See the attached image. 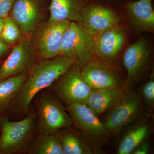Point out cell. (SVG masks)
Here are the masks:
<instances>
[{"label":"cell","instance_id":"obj_1","mask_svg":"<svg viewBox=\"0 0 154 154\" xmlns=\"http://www.w3.org/2000/svg\"><path fill=\"white\" fill-rule=\"evenodd\" d=\"M74 62L61 54L35 64L16 97L17 105L26 111L38 92L51 86L71 69Z\"/></svg>","mask_w":154,"mask_h":154},{"label":"cell","instance_id":"obj_2","mask_svg":"<svg viewBox=\"0 0 154 154\" xmlns=\"http://www.w3.org/2000/svg\"><path fill=\"white\" fill-rule=\"evenodd\" d=\"M36 116L31 112L20 121L1 120L0 154H18L28 148L34 133Z\"/></svg>","mask_w":154,"mask_h":154},{"label":"cell","instance_id":"obj_3","mask_svg":"<svg viewBox=\"0 0 154 154\" xmlns=\"http://www.w3.org/2000/svg\"><path fill=\"white\" fill-rule=\"evenodd\" d=\"M94 42L95 38L82 25L70 22L63 36L60 54L85 64L94 53Z\"/></svg>","mask_w":154,"mask_h":154},{"label":"cell","instance_id":"obj_4","mask_svg":"<svg viewBox=\"0 0 154 154\" xmlns=\"http://www.w3.org/2000/svg\"><path fill=\"white\" fill-rule=\"evenodd\" d=\"M36 107L40 134H55L60 129L72 124L69 113L51 96L47 95L41 97L37 102Z\"/></svg>","mask_w":154,"mask_h":154},{"label":"cell","instance_id":"obj_5","mask_svg":"<svg viewBox=\"0 0 154 154\" xmlns=\"http://www.w3.org/2000/svg\"><path fill=\"white\" fill-rule=\"evenodd\" d=\"M142 107L141 100L132 92L125 93L122 99L113 107L104 122L108 133H116L137 117Z\"/></svg>","mask_w":154,"mask_h":154},{"label":"cell","instance_id":"obj_6","mask_svg":"<svg viewBox=\"0 0 154 154\" xmlns=\"http://www.w3.org/2000/svg\"><path fill=\"white\" fill-rule=\"evenodd\" d=\"M35 55L28 37H23L11 51L0 68V81L11 76L28 73L35 64Z\"/></svg>","mask_w":154,"mask_h":154},{"label":"cell","instance_id":"obj_7","mask_svg":"<svg viewBox=\"0 0 154 154\" xmlns=\"http://www.w3.org/2000/svg\"><path fill=\"white\" fill-rule=\"evenodd\" d=\"M59 79L54 87V91L67 105L86 104L92 89L83 80L80 71L70 69Z\"/></svg>","mask_w":154,"mask_h":154},{"label":"cell","instance_id":"obj_8","mask_svg":"<svg viewBox=\"0 0 154 154\" xmlns=\"http://www.w3.org/2000/svg\"><path fill=\"white\" fill-rule=\"evenodd\" d=\"M81 25L94 38L105 30L118 25L120 19L114 11L99 4H86L81 13Z\"/></svg>","mask_w":154,"mask_h":154},{"label":"cell","instance_id":"obj_9","mask_svg":"<svg viewBox=\"0 0 154 154\" xmlns=\"http://www.w3.org/2000/svg\"><path fill=\"white\" fill-rule=\"evenodd\" d=\"M66 110L72 121L92 140H100L108 134L104 122L86 104L72 103L68 105Z\"/></svg>","mask_w":154,"mask_h":154},{"label":"cell","instance_id":"obj_10","mask_svg":"<svg viewBox=\"0 0 154 154\" xmlns=\"http://www.w3.org/2000/svg\"><path fill=\"white\" fill-rule=\"evenodd\" d=\"M70 22H48L40 30L36 37V46L42 57L48 59L60 54L63 36Z\"/></svg>","mask_w":154,"mask_h":154},{"label":"cell","instance_id":"obj_11","mask_svg":"<svg viewBox=\"0 0 154 154\" xmlns=\"http://www.w3.org/2000/svg\"><path fill=\"white\" fill-rule=\"evenodd\" d=\"M149 57V45L146 38L138 39L125 50L123 63L127 72L128 88L138 79L148 63Z\"/></svg>","mask_w":154,"mask_h":154},{"label":"cell","instance_id":"obj_12","mask_svg":"<svg viewBox=\"0 0 154 154\" xmlns=\"http://www.w3.org/2000/svg\"><path fill=\"white\" fill-rule=\"evenodd\" d=\"M11 18L22 34L28 37L38 27L42 18L40 0H15L11 11Z\"/></svg>","mask_w":154,"mask_h":154},{"label":"cell","instance_id":"obj_13","mask_svg":"<svg viewBox=\"0 0 154 154\" xmlns=\"http://www.w3.org/2000/svg\"><path fill=\"white\" fill-rule=\"evenodd\" d=\"M94 38V53L104 60H110L118 55L123 47L126 34L118 25L105 30Z\"/></svg>","mask_w":154,"mask_h":154},{"label":"cell","instance_id":"obj_14","mask_svg":"<svg viewBox=\"0 0 154 154\" xmlns=\"http://www.w3.org/2000/svg\"><path fill=\"white\" fill-rule=\"evenodd\" d=\"M81 74L92 90L120 87V82L113 72L98 61L88 62Z\"/></svg>","mask_w":154,"mask_h":154},{"label":"cell","instance_id":"obj_15","mask_svg":"<svg viewBox=\"0 0 154 154\" xmlns=\"http://www.w3.org/2000/svg\"><path fill=\"white\" fill-rule=\"evenodd\" d=\"M152 0H137L125 5L128 19L140 32H150L154 29V11Z\"/></svg>","mask_w":154,"mask_h":154},{"label":"cell","instance_id":"obj_16","mask_svg":"<svg viewBox=\"0 0 154 154\" xmlns=\"http://www.w3.org/2000/svg\"><path fill=\"white\" fill-rule=\"evenodd\" d=\"M86 0H51L48 22L68 21L81 25V13Z\"/></svg>","mask_w":154,"mask_h":154},{"label":"cell","instance_id":"obj_17","mask_svg":"<svg viewBox=\"0 0 154 154\" xmlns=\"http://www.w3.org/2000/svg\"><path fill=\"white\" fill-rule=\"evenodd\" d=\"M125 93L120 87L93 89L85 104L98 116L113 107L123 97Z\"/></svg>","mask_w":154,"mask_h":154},{"label":"cell","instance_id":"obj_18","mask_svg":"<svg viewBox=\"0 0 154 154\" xmlns=\"http://www.w3.org/2000/svg\"><path fill=\"white\" fill-rule=\"evenodd\" d=\"M28 73L8 77L0 81V113L7 109L17 97Z\"/></svg>","mask_w":154,"mask_h":154},{"label":"cell","instance_id":"obj_19","mask_svg":"<svg viewBox=\"0 0 154 154\" xmlns=\"http://www.w3.org/2000/svg\"><path fill=\"white\" fill-rule=\"evenodd\" d=\"M149 128L146 124H141L131 130L122 139L119 145V154H132V152L147 137Z\"/></svg>","mask_w":154,"mask_h":154},{"label":"cell","instance_id":"obj_20","mask_svg":"<svg viewBox=\"0 0 154 154\" xmlns=\"http://www.w3.org/2000/svg\"><path fill=\"white\" fill-rule=\"evenodd\" d=\"M29 153L32 154H63L57 136L55 134H40Z\"/></svg>","mask_w":154,"mask_h":154},{"label":"cell","instance_id":"obj_21","mask_svg":"<svg viewBox=\"0 0 154 154\" xmlns=\"http://www.w3.org/2000/svg\"><path fill=\"white\" fill-rule=\"evenodd\" d=\"M63 154H89L91 152L79 137L67 132L57 136Z\"/></svg>","mask_w":154,"mask_h":154},{"label":"cell","instance_id":"obj_22","mask_svg":"<svg viewBox=\"0 0 154 154\" xmlns=\"http://www.w3.org/2000/svg\"><path fill=\"white\" fill-rule=\"evenodd\" d=\"M22 32L20 28L11 17L4 19L1 36L2 39L8 43H16L22 38Z\"/></svg>","mask_w":154,"mask_h":154},{"label":"cell","instance_id":"obj_23","mask_svg":"<svg viewBox=\"0 0 154 154\" xmlns=\"http://www.w3.org/2000/svg\"><path fill=\"white\" fill-rule=\"evenodd\" d=\"M142 95L147 106L153 107L154 104V77L153 74L143 85L142 89Z\"/></svg>","mask_w":154,"mask_h":154},{"label":"cell","instance_id":"obj_24","mask_svg":"<svg viewBox=\"0 0 154 154\" xmlns=\"http://www.w3.org/2000/svg\"><path fill=\"white\" fill-rule=\"evenodd\" d=\"M15 0H0V19L8 17L15 2Z\"/></svg>","mask_w":154,"mask_h":154},{"label":"cell","instance_id":"obj_25","mask_svg":"<svg viewBox=\"0 0 154 154\" xmlns=\"http://www.w3.org/2000/svg\"><path fill=\"white\" fill-rule=\"evenodd\" d=\"M149 146L147 143L143 142L139 145L137 147L134 151L133 154H147L149 149Z\"/></svg>","mask_w":154,"mask_h":154},{"label":"cell","instance_id":"obj_26","mask_svg":"<svg viewBox=\"0 0 154 154\" xmlns=\"http://www.w3.org/2000/svg\"><path fill=\"white\" fill-rule=\"evenodd\" d=\"M8 49V43L2 39H0V57L3 56Z\"/></svg>","mask_w":154,"mask_h":154},{"label":"cell","instance_id":"obj_27","mask_svg":"<svg viewBox=\"0 0 154 154\" xmlns=\"http://www.w3.org/2000/svg\"><path fill=\"white\" fill-rule=\"evenodd\" d=\"M4 19H0V36H1L2 30Z\"/></svg>","mask_w":154,"mask_h":154},{"label":"cell","instance_id":"obj_28","mask_svg":"<svg viewBox=\"0 0 154 154\" xmlns=\"http://www.w3.org/2000/svg\"><path fill=\"white\" fill-rule=\"evenodd\" d=\"M86 1H87V0H86Z\"/></svg>","mask_w":154,"mask_h":154}]
</instances>
